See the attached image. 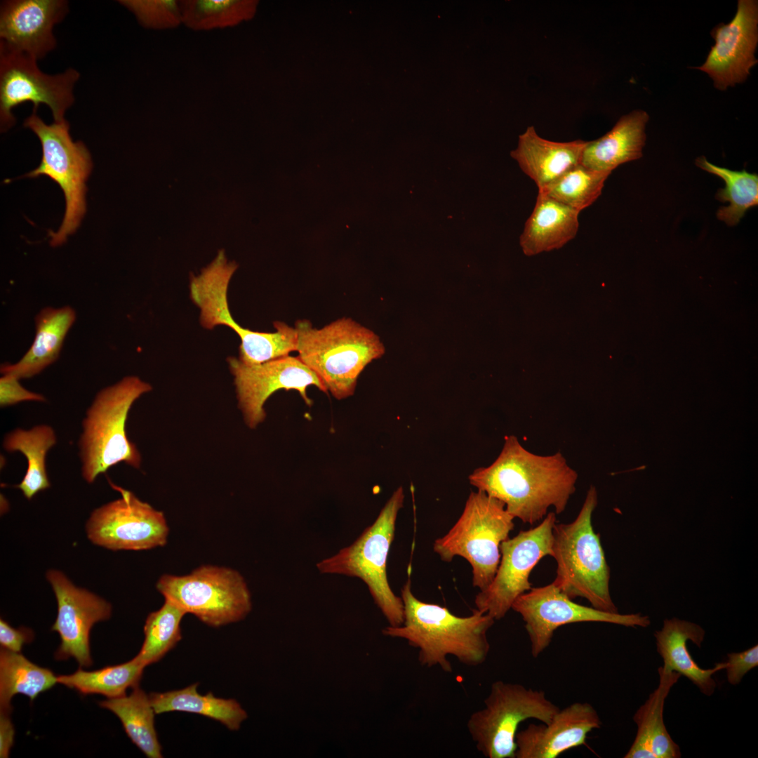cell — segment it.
<instances>
[{"instance_id":"cell-26","label":"cell","mask_w":758,"mask_h":758,"mask_svg":"<svg viewBox=\"0 0 758 758\" xmlns=\"http://www.w3.org/2000/svg\"><path fill=\"white\" fill-rule=\"evenodd\" d=\"M580 212L538 191L534 208L520 237L528 256L559 249L575 238Z\"/></svg>"},{"instance_id":"cell-18","label":"cell","mask_w":758,"mask_h":758,"mask_svg":"<svg viewBox=\"0 0 758 758\" xmlns=\"http://www.w3.org/2000/svg\"><path fill=\"white\" fill-rule=\"evenodd\" d=\"M715 44L705 62L695 67L708 74L720 91L744 82L757 62L754 53L758 42V4L739 0L734 18L720 23L711 32Z\"/></svg>"},{"instance_id":"cell-20","label":"cell","mask_w":758,"mask_h":758,"mask_svg":"<svg viewBox=\"0 0 758 758\" xmlns=\"http://www.w3.org/2000/svg\"><path fill=\"white\" fill-rule=\"evenodd\" d=\"M601 726L594 707L573 703L560 709L547 724H530L517 732L515 758H556L586 743L587 735Z\"/></svg>"},{"instance_id":"cell-12","label":"cell","mask_w":758,"mask_h":758,"mask_svg":"<svg viewBox=\"0 0 758 758\" xmlns=\"http://www.w3.org/2000/svg\"><path fill=\"white\" fill-rule=\"evenodd\" d=\"M79 78V72L73 68L56 74H45L36 60L0 46L1 131L15 124L12 110L27 102L32 103L35 110L39 105H46L54 122L66 120L65 115L74 104L73 89Z\"/></svg>"},{"instance_id":"cell-31","label":"cell","mask_w":758,"mask_h":758,"mask_svg":"<svg viewBox=\"0 0 758 758\" xmlns=\"http://www.w3.org/2000/svg\"><path fill=\"white\" fill-rule=\"evenodd\" d=\"M146 666L137 656L131 660L94 671L79 669L68 675L58 676V683L82 694H101L108 698L126 695L128 688L138 686Z\"/></svg>"},{"instance_id":"cell-29","label":"cell","mask_w":758,"mask_h":758,"mask_svg":"<svg viewBox=\"0 0 758 758\" xmlns=\"http://www.w3.org/2000/svg\"><path fill=\"white\" fill-rule=\"evenodd\" d=\"M99 705L116 714L131 741L149 758L162 757L149 697L138 686L129 695L107 698Z\"/></svg>"},{"instance_id":"cell-23","label":"cell","mask_w":758,"mask_h":758,"mask_svg":"<svg viewBox=\"0 0 758 758\" xmlns=\"http://www.w3.org/2000/svg\"><path fill=\"white\" fill-rule=\"evenodd\" d=\"M587 141L554 142L538 135L533 126L519 136L518 145L511 156L538 190L557 179L580 163Z\"/></svg>"},{"instance_id":"cell-16","label":"cell","mask_w":758,"mask_h":758,"mask_svg":"<svg viewBox=\"0 0 758 758\" xmlns=\"http://www.w3.org/2000/svg\"><path fill=\"white\" fill-rule=\"evenodd\" d=\"M234 376L239 407L250 428L264 421L265 401L279 390L298 392L307 406L312 404L307 389L314 385L327 393L317 375L298 357H279L261 364L247 365L238 358L227 359Z\"/></svg>"},{"instance_id":"cell-13","label":"cell","mask_w":758,"mask_h":758,"mask_svg":"<svg viewBox=\"0 0 758 758\" xmlns=\"http://www.w3.org/2000/svg\"><path fill=\"white\" fill-rule=\"evenodd\" d=\"M556 521V514L550 512L536 527L520 531L512 538L501 543V557L496 575L490 585L475 597L477 610L495 620H500L514 601L531 590L532 570L543 557L552 556Z\"/></svg>"},{"instance_id":"cell-5","label":"cell","mask_w":758,"mask_h":758,"mask_svg":"<svg viewBox=\"0 0 758 758\" xmlns=\"http://www.w3.org/2000/svg\"><path fill=\"white\" fill-rule=\"evenodd\" d=\"M152 388L129 375L97 393L83 419L79 441L81 475L87 483L121 462L140 467L141 456L127 437L126 423L133 404Z\"/></svg>"},{"instance_id":"cell-15","label":"cell","mask_w":758,"mask_h":758,"mask_svg":"<svg viewBox=\"0 0 758 758\" xmlns=\"http://www.w3.org/2000/svg\"><path fill=\"white\" fill-rule=\"evenodd\" d=\"M110 484L121 497L93 511L86 526L88 539L112 550H144L165 545L169 528L164 513L132 492Z\"/></svg>"},{"instance_id":"cell-19","label":"cell","mask_w":758,"mask_h":758,"mask_svg":"<svg viewBox=\"0 0 758 758\" xmlns=\"http://www.w3.org/2000/svg\"><path fill=\"white\" fill-rule=\"evenodd\" d=\"M69 11L64 0H6L0 6V46L37 61L56 47L55 25Z\"/></svg>"},{"instance_id":"cell-11","label":"cell","mask_w":758,"mask_h":758,"mask_svg":"<svg viewBox=\"0 0 758 758\" xmlns=\"http://www.w3.org/2000/svg\"><path fill=\"white\" fill-rule=\"evenodd\" d=\"M157 589L186 613L212 627L239 621L252 609L244 578L230 568L205 565L184 576L164 574Z\"/></svg>"},{"instance_id":"cell-1","label":"cell","mask_w":758,"mask_h":758,"mask_svg":"<svg viewBox=\"0 0 758 758\" xmlns=\"http://www.w3.org/2000/svg\"><path fill=\"white\" fill-rule=\"evenodd\" d=\"M578 474L560 453L538 456L525 449L514 436L488 467L476 469L470 483L505 504L506 510L525 524H533L550 507L562 513L576 491Z\"/></svg>"},{"instance_id":"cell-38","label":"cell","mask_w":758,"mask_h":758,"mask_svg":"<svg viewBox=\"0 0 758 758\" xmlns=\"http://www.w3.org/2000/svg\"><path fill=\"white\" fill-rule=\"evenodd\" d=\"M19 380L8 374L2 375L0 378V406L1 407L15 405L25 401H46V398L42 394L29 391L23 387Z\"/></svg>"},{"instance_id":"cell-33","label":"cell","mask_w":758,"mask_h":758,"mask_svg":"<svg viewBox=\"0 0 758 758\" xmlns=\"http://www.w3.org/2000/svg\"><path fill=\"white\" fill-rule=\"evenodd\" d=\"M258 2L252 0H181L182 22L194 31L234 27L251 19Z\"/></svg>"},{"instance_id":"cell-14","label":"cell","mask_w":758,"mask_h":758,"mask_svg":"<svg viewBox=\"0 0 758 758\" xmlns=\"http://www.w3.org/2000/svg\"><path fill=\"white\" fill-rule=\"evenodd\" d=\"M511 609L519 613L525 623L533 658L548 648L556 630L565 625L599 622L646 627L651 623L649 617L641 613H610L577 604L553 583L531 587L514 601Z\"/></svg>"},{"instance_id":"cell-22","label":"cell","mask_w":758,"mask_h":758,"mask_svg":"<svg viewBox=\"0 0 758 758\" xmlns=\"http://www.w3.org/2000/svg\"><path fill=\"white\" fill-rule=\"evenodd\" d=\"M705 634L700 625L673 618L665 619L662 629L656 631L654 636L663 666L689 679L703 694L711 696L717 687L712 676L724 670L725 663H717L710 669H703L694 661L687 648L688 641L700 647Z\"/></svg>"},{"instance_id":"cell-40","label":"cell","mask_w":758,"mask_h":758,"mask_svg":"<svg viewBox=\"0 0 758 758\" xmlns=\"http://www.w3.org/2000/svg\"><path fill=\"white\" fill-rule=\"evenodd\" d=\"M11 710H0V757H9L11 747L14 743L15 729L10 719Z\"/></svg>"},{"instance_id":"cell-4","label":"cell","mask_w":758,"mask_h":758,"mask_svg":"<svg viewBox=\"0 0 758 758\" xmlns=\"http://www.w3.org/2000/svg\"><path fill=\"white\" fill-rule=\"evenodd\" d=\"M597 502L596 488L590 486L575 520L554 524L552 557L557 571L552 583L573 600L584 598L594 609L618 613L610 594V568L600 536L592 524Z\"/></svg>"},{"instance_id":"cell-8","label":"cell","mask_w":758,"mask_h":758,"mask_svg":"<svg viewBox=\"0 0 758 758\" xmlns=\"http://www.w3.org/2000/svg\"><path fill=\"white\" fill-rule=\"evenodd\" d=\"M237 264L230 262L225 252L216 258L197 276H192L190 298L200 310L201 325L208 330L226 326L240 338L239 359L247 365L261 364L289 355L297 350V332L284 322H274L275 332L254 331L241 326L230 311L227 291Z\"/></svg>"},{"instance_id":"cell-21","label":"cell","mask_w":758,"mask_h":758,"mask_svg":"<svg viewBox=\"0 0 758 758\" xmlns=\"http://www.w3.org/2000/svg\"><path fill=\"white\" fill-rule=\"evenodd\" d=\"M659 684L633 716L637 731L625 758H678L679 745L672 739L663 719L664 704L680 674L665 666L658 670Z\"/></svg>"},{"instance_id":"cell-37","label":"cell","mask_w":758,"mask_h":758,"mask_svg":"<svg viewBox=\"0 0 758 758\" xmlns=\"http://www.w3.org/2000/svg\"><path fill=\"white\" fill-rule=\"evenodd\" d=\"M724 663L729 683L739 684L747 672L758 665L757 644L742 652L728 653Z\"/></svg>"},{"instance_id":"cell-30","label":"cell","mask_w":758,"mask_h":758,"mask_svg":"<svg viewBox=\"0 0 758 758\" xmlns=\"http://www.w3.org/2000/svg\"><path fill=\"white\" fill-rule=\"evenodd\" d=\"M58 683V676L40 667L20 652L4 648L0 651V708L11 710V700L16 694L31 700Z\"/></svg>"},{"instance_id":"cell-28","label":"cell","mask_w":758,"mask_h":758,"mask_svg":"<svg viewBox=\"0 0 758 758\" xmlns=\"http://www.w3.org/2000/svg\"><path fill=\"white\" fill-rule=\"evenodd\" d=\"M56 441L53 428L47 425H36L30 430L17 428L7 433L4 438L2 446L6 451H19L27 458L26 474L15 486L28 500L51 486L46 468V457Z\"/></svg>"},{"instance_id":"cell-7","label":"cell","mask_w":758,"mask_h":758,"mask_svg":"<svg viewBox=\"0 0 758 758\" xmlns=\"http://www.w3.org/2000/svg\"><path fill=\"white\" fill-rule=\"evenodd\" d=\"M505 504L482 491L471 492L453 527L435 540L433 550L446 562L459 556L472 566V585L486 589L497 571L500 546L514 527Z\"/></svg>"},{"instance_id":"cell-3","label":"cell","mask_w":758,"mask_h":758,"mask_svg":"<svg viewBox=\"0 0 758 758\" xmlns=\"http://www.w3.org/2000/svg\"><path fill=\"white\" fill-rule=\"evenodd\" d=\"M298 357L337 399L354 394L366 366L385 352L380 338L351 318L343 317L321 328L307 319L295 323Z\"/></svg>"},{"instance_id":"cell-34","label":"cell","mask_w":758,"mask_h":758,"mask_svg":"<svg viewBox=\"0 0 758 758\" xmlns=\"http://www.w3.org/2000/svg\"><path fill=\"white\" fill-rule=\"evenodd\" d=\"M611 173L594 171L579 163L538 191L580 212L601 195Z\"/></svg>"},{"instance_id":"cell-17","label":"cell","mask_w":758,"mask_h":758,"mask_svg":"<svg viewBox=\"0 0 758 758\" xmlns=\"http://www.w3.org/2000/svg\"><path fill=\"white\" fill-rule=\"evenodd\" d=\"M58 604V614L51 630L57 632L60 644L55 653L58 660L74 658L81 666L90 667L89 635L93 625L108 620L111 604L87 590L75 586L60 571L47 572Z\"/></svg>"},{"instance_id":"cell-36","label":"cell","mask_w":758,"mask_h":758,"mask_svg":"<svg viewBox=\"0 0 758 758\" xmlns=\"http://www.w3.org/2000/svg\"><path fill=\"white\" fill-rule=\"evenodd\" d=\"M121 6L135 17L138 23L152 29H170L182 24L179 1L120 0Z\"/></svg>"},{"instance_id":"cell-24","label":"cell","mask_w":758,"mask_h":758,"mask_svg":"<svg viewBox=\"0 0 758 758\" xmlns=\"http://www.w3.org/2000/svg\"><path fill=\"white\" fill-rule=\"evenodd\" d=\"M649 115L635 109L622 116L603 136L587 141L580 164L597 171L610 172L618 166L639 159L645 145Z\"/></svg>"},{"instance_id":"cell-39","label":"cell","mask_w":758,"mask_h":758,"mask_svg":"<svg viewBox=\"0 0 758 758\" xmlns=\"http://www.w3.org/2000/svg\"><path fill=\"white\" fill-rule=\"evenodd\" d=\"M34 638L33 632L27 627L15 629L4 619L0 620V644L2 648L20 652L24 644L29 643Z\"/></svg>"},{"instance_id":"cell-27","label":"cell","mask_w":758,"mask_h":758,"mask_svg":"<svg viewBox=\"0 0 758 758\" xmlns=\"http://www.w3.org/2000/svg\"><path fill=\"white\" fill-rule=\"evenodd\" d=\"M199 683L185 689L164 693H152L149 700L156 714L186 712L198 714L224 724L232 731L238 730L247 718V713L234 699L215 697L213 693L201 695L197 691Z\"/></svg>"},{"instance_id":"cell-2","label":"cell","mask_w":758,"mask_h":758,"mask_svg":"<svg viewBox=\"0 0 758 758\" xmlns=\"http://www.w3.org/2000/svg\"><path fill=\"white\" fill-rule=\"evenodd\" d=\"M404 611L401 625L387 626L383 634L404 639L418 649L422 666L439 667L452 672L448 656L467 666L484 663L490 651L487 633L495 620L477 609L466 617L452 613L447 608L419 600L413 594L410 579L401 589Z\"/></svg>"},{"instance_id":"cell-25","label":"cell","mask_w":758,"mask_h":758,"mask_svg":"<svg viewBox=\"0 0 758 758\" xmlns=\"http://www.w3.org/2000/svg\"><path fill=\"white\" fill-rule=\"evenodd\" d=\"M76 318V312L70 306L42 309L35 317V335L29 349L17 363L1 364V373L19 379L29 378L51 365L58 359Z\"/></svg>"},{"instance_id":"cell-35","label":"cell","mask_w":758,"mask_h":758,"mask_svg":"<svg viewBox=\"0 0 758 758\" xmlns=\"http://www.w3.org/2000/svg\"><path fill=\"white\" fill-rule=\"evenodd\" d=\"M185 614L179 606L165 599L159 610L148 615L145 639L136 656L145 666L161 660L182 639L180 623Z\"/></svg>"},{"instance_id":"cell-6","label":"cell","mask_w":758,"mask_h":758,"mask_svg":"<svg viewBox=\"0 0 758 758\" xmlns=\"http://www.w3.org/2000/svg\"><path fill=\"white\" fill-rule=\"evenodd\" d=\"M404 501V492L400 486L394 491L374 522L352 544L317 564L321 573L362 580L392 627L403 624L404 611L401 597L393 592L389 584L387 563L394 538L397 517Z\"/></svg>"},{"instance_id":"cell-10","label":"cell","mask_w":758,"mask_h":758,"mask_svg":"<svg viewBox=\"0 0 758 758\" xmlns=\"http://www.w3.org/2000/svg\"><path fill=\"white\" fill-rule=\"evenodd\" d=\"M483 708L469 717L467 728L477 750L487 758H515L521 723H549L560 708L541 690L518 683L493 681Z\"/></svg>"},{"instance_id":"cell-32","label":"cell","mask_w":758,"mask_h":758,"mask_svg":"<svg viewBox=\"0 0 758 758\" xmlns=\"http://www.w3.org/2000/svg\"><path fill=\"white\" fill-rule=\"evenodd\" d=\"M696 164L724 181L726 186L718 190L716 198L721 202H729V205L721 207L717 216L728 225L738 224L749 208L757 205V174L748 173L745 170L737 171L716 166L709 162L704 156L698 157Z\"/></svg>"},{"instance_id":"cell-9","label":"cell","mask_w":758,"mask_h":758,"mask_svg":"<svg viewBox=\"0 0 758 758\" xmlns=\"http://www.w3.org/2000/svg\"><path fill=\"white\" fill-rule=\"evenodd\" d=\"M23 125L36 134L42 149L40 164L25 176H48L60 186L65 196L62 224L57 232L49 233L51 245L60 246L75 232L86 213V182L93 168L91 156L81 141L72 140L67 120L46 124L37 110L33 109Z\"/></svg>"}]
</instances>
